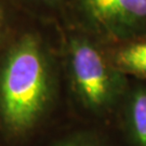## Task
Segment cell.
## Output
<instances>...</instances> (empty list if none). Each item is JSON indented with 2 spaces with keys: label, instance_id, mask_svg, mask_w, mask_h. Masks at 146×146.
<instances>
[{
  "label": "cell",
  "instance_id": "ba28073f",
  "mask_svg": "<svg viewBox=\"0 0 146 146\" xmlns=\"http://www.w3.org/2000/svg\"><path fill=\"white\" fill-rule=\"evenodd\" d=\"M27 15L14 0H0V46Z\"/></svg>",
  "mask_w": 146,
  "mask_h": 146
},
{
  "label": "cell",
  "instance_id": "5b68a950",
  "mask_svg": "<svg viewBox=\"0 0 146 146\" xmlns=\"http://www.w3.org/2000/svg\"><path fill=\"white\" fill-rule=\"evenodd\" d=\"M79 122V121H78ZM37 146H117L101 125L79 122L75 125L62 123Z\"/></svg>",
  "mask_w": 146,
  "mask_h": 146
},
{
  "label": "cell",
  "instance_id": "8992f818",
  "mask_svg": "<svg viewBox=\"0 0 146 146\" xmlns=\"http://www.w3.org/2000/svg\"><path fill=\"white\" fill-rule=\"evenodd\" d=\"M110 58L131 79L146 80V35L107 46Z\"/></svg>",
  "mask_w": 146,
  "mask_h": 146
},
{
  "label": "cell",
  "instance_id": "6da1fadb",
  "mask_svg": "<svg viewBox=\"0 0 146 146\" xmlns=\"http://www.w3.org/2000/svg\"><path fill=\"white\" fill-rule=\"evenodd\" d=\"M64 114L60 24L27 15L0 46V146H37Z\"/></svg>",
  "mask_w": 146,
  "mask_h": 146
},
{
  "label": "cell",
  "instance_id": "277c9868",
  "mask_svg": "<svg viewBox=\"0 0 146 146\" xmlns=\"http://www.w3.org/2000/svg\"><path fill=\"white\" fill-rule=\"evenodd\" d=\"M113 122L127 146H146V80L131 79Z\"/></svg>",
  "mask_w": 146,
  "mask_h": 146
},
{
  "label": "cell",
  "instance_id": "3957f363",
  "mask_svg": "<svg viewBox=\"0 0 146 146\" xmlns=\"http://www.w3.org/2000/svg\"><path fill=\"white\" fill-rule=\"evenodd\" d=\"M61 24L107 46L121 43L146 35V0H66Z\"/></svg>",
  "mask_w": 146,
  "mask_h": 146
},
{
  "label": "cell",
  "instance_id": "52a82bcc",
  "mask_svg": "<svg viewBox=\"0 0 146 146\" xmlns=\"http://www.w3.org/2000/svg\"><path fill=\"white\" fill-rule=\"evenodd\" d=\"M16 5L31 17L61 24L66 0H14Z\"/></svg>",
  "mask_w": 146,
  "mask_h": 146
},
{
  "label": "cell",
  "instance_id": "7a4b0ae2",
  "mask_svg": "<svg viewBox=\"0 0 146 146\" xmlns=\"http://www.w3.org/2000/svg\"><path fill=\"white\" fill-rule=\"evenodd\" d=\"M60 27L67 115L89 125L111 123L131 78L111 61L107 44L76 27Z\"/></svg>",
  "mask_w": 146,
  "mask_h": 146
}]
</instances>
